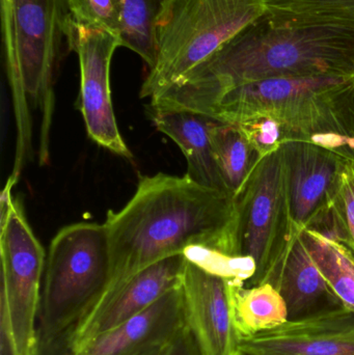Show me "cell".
Listing matches in <instances>:
<instances>
[{"label": "cell", "instance_id": "1", "mask_svg": "<svg viewBox=\"0 0 354 355\" xmlns=\"http://www.w3.org/2000/svg\"><path fill=\"white\" fill-rule=\"evenodd\" d=\"M313 76H354V26L266 8L149 107L202 114L239 85Z\"/></svg>", "mask_w": 354, "mask_h": 355}, {"label": "cell", "instance_id": "2", "mask_svg": "<svg viewBox=\"0 0 354 355\" xmlns=\"http://www.w3.org/2000/svg\"><path fill=\"white\" fill-rule=\"evenodd\" d=\"M104 225L109 241V279L77 324L99 313L137 273L187 248L237 256L236 198L204 187L186 175L143 177L124 208L108 211Z\"/></svg>", "mask_w": 354, "mask_h": 355}, {"label": "cell", "instance_id": "3", "mask_svg": "<svg viewBox=\"0 0 354 355\" xmlns=\"http://www.w3.org/2000/svg\"><path fill=\"white\" fill-rule=\"evenodd\" d=\"M69 0H1L6 75L17 126L10 177L18 181L33 139L31 108L42 114L39 162H47L54 107V83L68 44Z\"/></svg>", "mask_w": 354, "mask_h": 355}, {"label": "cell", "instance_id": "4", "mask_svg": "<svg viewBox=\"0 0 354 355\" xmlns=\"http://www.w3.org/2000/svg\"><path fill=\"white\" fill-rule=\"evenodd\" d=\"M202 114L241 124L257 118L278 122L285 141L301 139L341 151L354 139V76L284 77L239 85Z\"/></svg>", "mask_w": 354, "mask_h": 355}, {"label": "cell", "instance_id": "5", "mask_svg": "<svg viewBox=\"0 0 354 355\" xmlns=\"http://www.w3.org/2000/svg\"><path fill=\"white\" fill-rule=\"evenodd\" d=\"M266 8V0H164L154 23L155 64L141 97L178 83Z\"/></svg>", "mask_w": 354, "mask_h": 355}, {"label": "cell", "instance_id": "6", "mask_svg": "<svg viewBox=\"0 0 354 355\" xmlns=\"http://www.w3.org/2000/svg\"><path fill=\"white\" fill-rule=\"evenodd\" d=\"M110 273L109 241L104 223L62 227L46 258L39 342L70 333L103 293Z\"/></svg>", "mask_w": 354, "mask_h": 355}, {"label": "cell", "instance_id": "7", "mask_svg": "<svg viewBox=\"0 0 354 355\" xmlns=\"http://www.w3.org/2000/svg\"><path fill=\"white\" fill-rule=\"evenodd\" d=\"M8 178L0 198V339L12 355H37L46 257Z\"/></svg>", "mask_w": 354, "mask_h": 355}, {"label": "cell", "instance_id": "8", "mask_svg": "<svg viewBox=\"0 0 354 355\" xmlns=\"http://www.w3.org/2000/svg\"><path fill=\"white\" fill-rule=\"evenodd\" d=\"M237 256L251 257L256 273L245 286L269 283L301 232L291 213L286 162L282 146L259 158L236 196Z\"/></svg>", "mask_w": 354, "mask_h": 355}, {"label": "cell", "instance_id": "9", "mask_svg": "<svg viewBox=\"0 0 354 355\" xmlns=\"http://www.w3.org/2000/svg\"><path fill=\"white\" fill-rule=\"evenodd\" d=\"M69 49L78 55L80 68L79 107L89 139L116 155L132 158L118 130L110 91V64L118 35L73 22L68 33Z\"/></svg>", "mask_w": 354, "mask_h": 355}, {"label": "cell", "instance_id": "10", "mask_svg": "<svg viewBox=\"0 0 354 355\" xmlns=\"http://www.w3.org/2000/svg\"><path fill=\"white\" fill-rule=\"evenodd\" d=\"M240 284L245 283L186 257L179 286L183 319L203 355L240 354L234 316V293Z\"/></svg>", "mask_w": 354, "mask_h": 355}, {"label": "cell", "instance_id": "11", "mask_svg": "<svg viewBox=\"0 0 354 355\" xmlns=\"http://www.w3.org/2000/svg\"><path fill=\"white\" fill-rule=\"evenodd\" d=\"M293 220L299 230L328 225L347 158L311 141L283 143Z\"/></svg>", "mask_w": 354, "mask_h": 355}, {"label": "cell", "instance_id": "12", "mask_svg": "<svg viewBox=\"0 0 354 355\" xmlns=\"http://www.w3.org/2000/svg\"><path fill=\"white\" fill-rule=\"evenodd\" d=\"M183 327L178 287L145 312L79 347H69L64 336H60L50 341L39 342L37 355H137L154 346L170 343Z\"/></svg>", "mask_w": 354, "mask_h": 355}, {"label": "cell", "instance_id": "13", "mask_svg": "<svg viewBox=\"0 0 354 355\" xmlns=\"http://www.w3.org/2000/svg\"><path fill=\"white\" fill-rule=\"evenodd\" d=\"M247 355H354V311L332 312L241 338Z\"/></svg>", "mask_w": 354, "mask_h": 355}, {"label": "cell", "instance_id": "14", "mask_svg": "<svg viewBox=\"0 0 354 355\" xmlns=\"http://www.w3.org/2000/svg\"><path fill=\"white\" fill-rule=\"evenodd\" d=\"M185 263V254H175L137 273L99 313L64 335L69 347H79L145 312L162 296L179 287Z\"/></svg>", "mask_w": 354, "mask_h": 355}, {"label": "cell", "instance_id": "15", "mask_svg": "<svg viewBox=\"0 0 354 355\" xmlns=\"http://www.w3.org/2000/svg\"><path fill=\"white\" fill-rule=\"evenodd\" d=\"M301 232L293 240L284 260L268 283L284 298L288 321L318 316L344 306L306 250Z\"/></svg>", "mask_w": 354, "mask_h": 355}, {"label": "cell", "instance_id": "16", "mask_svg": "<svg viewBox=\"0 0 354 355\" xmlns=\"http://www.w3.org/2000/svg\"><path fill=\"white\" fill-rule=\"evenodd\" d=\"M149 114L156 128L180 148L186 158L187 177L204 187L230 194L212 151L210 132L216 120L191 110L149 107Z\"/></svg>", "mask_w": 354, "mask_h": 355}, {"label": "cell", "instance_id": "17", "mask_svg": "<svg viewBox=\"0 0 354 355\" xmlns=\"http://www.w3.org/2000/svg\"><path fill=\"white\" fill-rule=\"evenodd\" d=\"M210 139L222 181L229 193L236 198L255 168L259 155L238 125L215 121Z\"/></svg>", "mask_w": 354, "mask_h": 355}, {"label": "cell", "instance_id": "18", "mask_svg": "<svg viewBox=\"0 0 354 355\" xmlns=\"http://www.w3.org/2000/svg\"><path fill=\"white\" fill-rule=\"evenodd\" d=\"M301 237L326 283L344 306L354 311V254L351 248L315 230H303Z\"/></svg>", "mask_w": 354, "mask_h": 355}, {"label": "cell", "instance_id": "19", "mask_svg": "<svg viewBox=\"0 0 354 355\" xmlns=\"http://www.w3.org/2000/svg\"><path fill=\"white\" fill-rule=\"evenodd\" d=\"M234 316L241 338L276 329L289 320L288 309L280 292L272 284L237 286Z\"/></svg>", "mask_w": 354, "mask_h": 355}, {"label": "cell", "instance_id": "20", "mask_svg": "<svg viewBox=\"0 0 354 355\" xmlns=\"http://www.w3.org/2000/svg\"><path fill=\"white\" fill-rule=\"evenodd\" d=\"M121 12V47L139 54L149 68L155 64L154 23L164 0H116Z\"/></svg>", "mask_w": 354, "mask_h": 355}, {"label": "cell", "instance_id": "21", "mask_svg": "<svg viewBox=\"0 0 354 355\" xmlns=\"http://www.w3.org/2000/svg\"><path fill=\"white\" fill-rule=\"evenodd\" d=\"M324 235L340 241L354 254V166L347 158Z\"/></svg>", "mask_w": 354, "mask_h": 355}, {"label": "cell", "instance_id": "22", "mask_svg": "<svg viewBox=\"0 0 354 355\" xmlns=\"http://www.w3.org/2000/svg\"><path fill=\"white\" fill-rule=\"evenodd\" d=\"M266 6L312 20L354 26V0H266Z\"/></svg>", "mask_w": 354, "mask_h": 355}, {"label": "cell", "instance_id": "23", "mask_svg": "<svg viewBox=\"0 0 354 355\" xmlns=\"http://www.w3.org/2000/svg\"><path fill=\"white\" fill-rule=\"evenodd\" d=\"M69 6L73 22L108 31L121 40L122 20L116 0H69Z\"/></svg>", "mask_w": 354, "mask_h": 355}, {"label": "cell", "instance_id": "24", "mask_svg": "<svg viewBox=\"0 0 354 355\" xmlns=\"http://www.w3.org/2000/svg\"><path fill=\"white\" fill-rule=\"evenodd\" d=\"M257 152L259 158L265 157L280 149L284 143L282 126L272 119L257 118L237 124Z\"/></svg>", "mask_w": 354, "mask_h": 355}, {"label": "cell", "instance_id": "25", "mask_svg": "<svg viewBox=\"0 0 354 355\" xmlns=\"http://www.w3.org/2000/svg\"><path fill=\"white\" fill-rule=\"evenodd\" d=\"M163 355H203L193 334L183 327L168 344Z\"/></svg>", "mask_w": 354, "mask_h": 355}, {"label": "cell", "instance_id": "26", "mask_svg": "<svg viewBox=\"0 0 354 355\" xmlns=\"http://www.w3.org/2000/svg\"><path fill=\"white\" fill-rule=\"evenodd\" d=\"M339 153L342 154L345 157L348 158L353 162L354 166V139H351L347 141L346 146L343 148Z\"/></svg>", "mask_w": 354, "mask_h": 355}, {"label": "cell", "instance_id": "27", "mask_svg": "<svg viewBox=\"0 0 354 355\" xmlns=\"http://www.w3.org/2000/svg\"><path fill=\"white\" fill-rule=\"evenodd\" d=\"M168 344H162V345L154 346V347L149 348L145 350L141 354L137 355H163L168 348Z\"/></svg>", "mask_w": 354, "mask_h": 355}, {"label": "cell", "instance_id": "28", "mask_svg": "<svg viewBox=\"0 0 354 355\" xmlns=\"http://www.w3.org/2000/svg\"><path fill=\"white\" fill-rule=\"evenodd\" d=\"M239 355H247V354H243V352H240V354H239Z\"/></svg>", "mask_w": 354, "mask_h": 355}]
</instances>
